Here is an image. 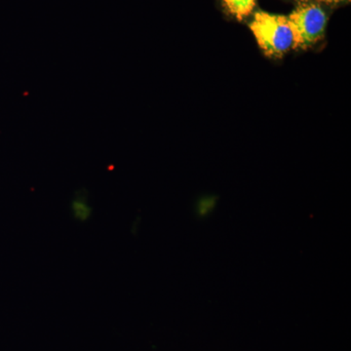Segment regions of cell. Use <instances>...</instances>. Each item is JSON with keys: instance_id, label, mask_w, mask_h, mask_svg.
Segmentation results:
<instances>
[{"instance_id": "obj_1", "label": "cell", "mask_w": 351, "mask_h": 351, "mask_svg": "<svg viewBox=\"0 0 351 351\" xmlns=\"http://www.w3.org/2000/svg\"><path fill=\"white\" fill-rule=\"evenodd\" d=\"M261 49L269 56H279L293 47V34L287 16L260 11L250 24Z\"/></svg>"}, {"instance_id": "obj_2", "label": "cell", "mask_w": 351, "mask_h": 351, "mask_svg": "<svg viewBox=\"0 0 351 351\" xmlns=\"http://www.w3.org/2000/svg\"><path fill=\"white\" fill-rule=\"evenodd\" d=\"M287 18L293 34V48L309 47L324 34L326 14L316 4H302Z\"/></svg>"}, {"instance_id": "obj_3", "label": "cell", "mask_w": 351, "mask_h": 351, "mask_svg": "<svg viewBox=\"0 0 351 351\" xmlns=\"http://www.w3.org/2000/svg\"><path fill=\"white\" fill-rule=\"evenodd\" d=\"M69 210L73 218L80 223H86L93 215V207L88 199L87 195H84L82 191L73 196L69 204Z\"/></svg>"}, {"instance_id": "obj_4", "label": "cell", "mask_w": 351, "mask_h": 351, "mask_svg": "<svg viewBox=\"0 0 351 351\" xmlns=\"http://www.w3.org/2000/svg\"><path fill=\"white\" fill-rule=\"evenodd\" d=\"M223 1L230 13L235 16L237 19L243 20L254 10L257 0H223Z\"/></svg>"}, {"instance_id": "obj_5", "label": "cell", "mask_w": 351, "mask_h": 351, "mask_svg": "<svg viewBox=\"0 0 351 351\" xmlns=\"http://www.w3.org/2000/svg\"><path fill=\"white\" fill-rule=\"evenodd\" d=\"M320 1H325V2H339V1H343V0H320Z\"/></svg>"}, {"instance_id": "obj_6", "label": "cell", "mask_w": 351, "mask_h": 351, "mask_svg": "<svg viewBox=\"0 0 351 351\" xmlns=\"http://www.w3.org/2000/svg\"><path fill=\"white\" fill-rule=\"evenodd\" d=\"M299 1H306V0H299Z\"/></svg>"}]
</instances>
